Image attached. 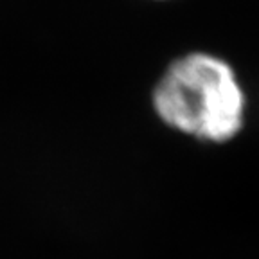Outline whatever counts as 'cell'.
<instances>
[{
	"instance_id": "obj_1",
	"label": "cell",
	"mask_w": 259,
	"mask_h": 259,
	"mask_svg": "<svg viewBox=\"0 0 259 259\" xmlns=\"http://www.w3.org/2000/svg\"><path fill=\"white\" fill-rule=\"evenodd\" d=\"M245 92L234 69L207 53H189L166 69L153 108L169 128L205 142H227L245 122Z\"/></svg>"
}]
</instances>
